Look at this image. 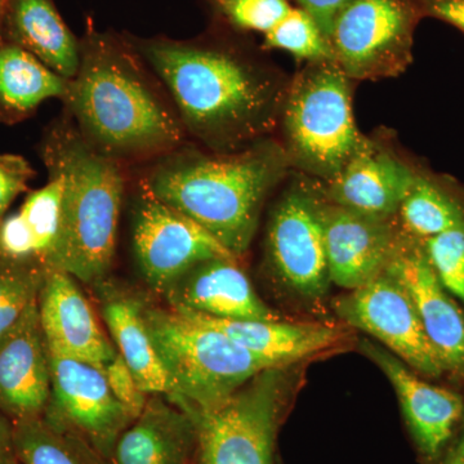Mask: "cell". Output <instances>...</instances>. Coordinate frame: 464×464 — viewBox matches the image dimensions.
I'll list each match as a JSON object with an SVG mask.
<instances>
[{
  "label": "cell",
  "mask_w": 464,
  "mask_h": 464,
  "mask_svg": "<svg viewBox=\"0 0 464 464\" xmlns=\"http://www.w3.org/2000/svg\"><path fill=\"white\" fill-rule=\"evenodd\" d=\"M167 88L186 132L218 154L261 141L282 118L288 85L231 52L154 39L137 47Z\"/></svg>",
  "instance_id": "1"
},
{
  "label": "cell",
  "mask_w": 464,
  "mask_h": 464,
  "mask_svg": "<svg viewBox=\"0 0 464 464\" xmlns=\"http://www.w3.org/2000/svg\"><path fill=\"white\" fill-rule=\"evenodd\" d=\"M66 103L76 128L102 154L146 159L181 146L185 128L139 57L111 36L90 30Z\"/></svg>",
  "instance_id": "2"
},
{
  "label": "cell",
  "mask_w": 464,
  "mask_h": 464,
  "mask_svg": "<svg viewBox=\"0 0 464 464\" xmlns=\"http://www.w3.org/2000/svg\"><path fill=\"white\" fill-rule=\"evenodd\" d=\"M289 168L283 145L267 139L227 154L177 149L159 160L145 186L240 258L255 239L268 194Z\"/></svg>",
  "instance_id": "3"
},
{
  "label": "cell",
  "mask_w": 464,
  "mask_h": 464,
  "mask_svg": "<svg viewBox=\"0 0 464 464\" xmlns=\"http://www.w3.org/2000/svg\"><path fill=\"white\" fill-rule=\"evenodd\" d=\"M41 157L63 181V226L47 267L92 284L108 275L115 255L124 191L121 161L94 149L76 125L54 124Z\"/></svg>",
  "instance_id": "4"
},
{
  "label": "cell",
  "mask_w": 464,
  "mask_h": 464,
  "mask_svg": "<svg viewBox=\"0 0 464 464\" xmlns=\"http://www.w3.org/2000/svg\"><path fill=\"white\" fill-rule=\"evenodd\" d=\"M142 311L166 369V396L190 417L221 404L266 369L276 368L218 329L173 308L143 304Z\"/></svg>",
  "instance_id": "5"
},
{
  "label": "cell",
  "mask_w": 464,
  "mask_h": 464,
  "mask_svg": "<svg viewBox=\"0 0 464 464\" xmlns=\"http://www.w3.org/2000/svg\"><path fill=\"white\" fill-rule=\"evenodd\" d=\"M350 81L335 61L307 63L284 100V145L290 167L331 181L369 140L357 128Z\"/></svg>",
  "instance_id": "6"
},
{
  "label": "cell",
  "mask_w": 464,
  "mask_h": 464,
  "mask_svg": "<svg viewBox=\"0 0 464 464\" xmlns=\"http://www.w3.org/2000/svg\"><path fill=\"white\" fill-rule=\"evenodd\" d=\"M285 368H268L230 398L192 415L197 464H276V440L289 404Z\"/></svg>",
  "instance_id": "7"
},
{
  "label": "cell",
  "mask_w": 464,
  "mask_h": 464,
  "mask_svg": "<svg viewBox=\"0 0 464 464\" xmlns=\"http://www.w3.org/2000/svg\"><path fill=\"white\" fill-rule=\"evenodd\" d=\"M323 185L299 177L275 204L266 234V261L277 282L306 301H320L331 285Z\"/></svg>",
  "instance_id": "8"
},
{
  "label": "cell",
  "mask_w": 464,
  "mask_h": 464,
  "mask_svg": "<svg viewBox=\"0 0 464 464\" xmlns=\"http://www.w3.org/2000/svg\"><path fill=\"white\" fill-rule=\"evenodd\" d=\"M415 12L405 0H351L335 18V63L353 81L392 78L413 60Z\"/></svg>",
  "instance_id": "9"
},
{
  "label": "cell",
  "mask_w": 464,
  "mask_h": 464,
  "mask_svg": "<svg viewBox=\"0 0 464 464\" xmlns=\"http://www.w3.org/2000/svg\"><path fill=\"white\" fill-rule=\"evenodd\" d=\"M50 360L51 395L43 420L111 460L119 436L134 418L116 400L101 369L53 350Z\"/></svg>",
  "instance_id": "10"
},
{
  "label": "cell",
  "mask_w": 464,
  "mask_h": 464,
  "mask_svg": "<svg viewBox=\"0 0 464 464\" xmlns=\"http://www.w3.org/2000/svg\"><path fill=\"white\" fill-rule=\"evenodd\" d=\"M333 308L342 322L371 334L417 373L430 378L445 373L413 299L391 275L382 273L365 285L335 298Z\"/></svg>",
  "instance_id": "11"
},
{
  "label": "cell",
  "mask_w": 464,
  "mask_h": 464,
  "mask_svg": "<svg viewBox=\"0 0 464 464\" xmlns=\"http://www.w3.org/2000/svg\"><path fill=\"white\" fill-rule=\"evenodd\" d=\"M132 239L146 282L161 295L201 262L237 258L206 228L159 200L145 185L134 212Z\"/></svg>",
  "instance_id": "12"
},
{
  "label": "cell",
  "mask_w": 464,
  "mask_h": 464,
  "mask_svg": "<svg viewBox=\"0 0 464 464\" xmlns=\"http://www.w3.org/2000/svg\"><path fill=\"white\" fill-rule=\"evenodd\" d=\"M360 351L380 366L395 389L420 462L441 464L464 430L463 396L422 380L373 342H360Z\"/></svg>",
  "instance_id": "13"
},
{
  "label": "cell",
  "mask_w": 464,
  "mask_h": 464,
  "mask_svg": "<svg viewBox=\"0 0 464 464\" xmlns=\"http://www.w3.org/2000/svg\"><path fill=\"white\" fill-rule=\"evenodd\" d=\"M384 273L395 277L413 299L444 371L464 383V313L436 276L423 241L400 232Z\"/></svg>",
  "instance_id": "14"
},
{
  "label": "cell",
  "mask_w": 464,
  "mask_h": 464,
  "mask_svg": "<svg viewBox=\"0 0 464 464\" xmlns=\"http://www.w3.org/2000/svg\"><path fill=\"white\" fill-rule=\"evenodd\" d=\"M50 395V350L36 299L0 337V411L12 423L41 418Z\"/></svg>",
  "instance_id": "15"
},
{
  "label": "cell",
  "mask_w": 464,
  "mask_h": 464,
  "mask_svg": "<svg viewBox=\"0 0 464 464\" xmlns=\"http://www.w3.org/2000/svg\"><path fill=\"white\" fill-rule=\"evenodd\" d=\"M399 237L392 218L364 215L328 201L324 237L331 282L347 290L372 282L386 270Z\"/></svg>",
  "instance_id": "16"
},
{
  "label": "cell",
  "mask_w": 464,
  "mask_h": 464,
  "mask_svg": "<svg viewBox=\"0 0 464 464\" xmlns=\"http://www.w3.org/2000/svg\"><path fill=\"white\" fill-rule=\"evenodd\" d=\"M38 310L50 350L88 362L102 372L118 355L114 344L101 328L90 301L74 277L65 271L45 268Z\"/></svg>",
  "instance_id": "17"
},
{
  "label": "cell",
  "mask_w": 464,
  "mask_h": 464,
  "mask_svg": "<svg viewBox=\"0 0 464 464\" xmlns=\"http://www.w3.org/2000/svg\"><path fill=\"white\" fill-rule=\"evenodd\" d=\"M173 310L228 320H280L259 298L237 258H213L186 271L163 293Z\"/></svg>",
  "instance_id": "18"
},
{
  "label": "cell",
  "mask_w": 464,
  "mask_h": 464,
  "mask_svg": "<svg viewBox=\"0 0 464 464\" xmlns=\"http://www.w3.org/2000/svg\"><path fill=\"white\" fill-rule=\"evenodd\" d=\"M417 176L401 159L369 140L334 179L323 183L324 194L335 206L393 218Z\"/></svg>",
  "instance_id": "19"
},
{
  "label": "cell",
  "mask_w": 464,
  "mask_h": 464,
  "mask_svg": "<svg viewBox=\"0 0 464 464\" xmlns=\"http://www.w3.org/2000/svg\"><path fill=\"white\" fill-rule=\"evenodd\" d=\"M218 329L235 343L276 368L302 362L340 346L346 332L319 323H292L280 320H228L176 310Z\"/></svg>",
  "instance_id": "20"
},
{
  "label": "cell",
  "mask_w": 464,
  "mask_h": 464,
  "mask_svg": "<svg viewBox=\"0 0 464 464\" xmlns=\"http://www.w3.org/2000/svg\"><path fill=\"white\" fill-rule=\"evenodd\" d=\"M198 433L190 415L159 395L119 436L112 464H197Z\"/></svg>",
  "instance_id": "21"
},
{
  "label": "cell",
  "mask_w": 464,
  "mask_h": 464,
  "mask_svg": "<svg viewBox=\"0 0 464 464\" xmlns=\"http://www.w3.org/2000/svg\"><path fill=\"white\" fill-rule=\"evenodd\" d=\"M5 38L30 52L67 81L81 65V42L70 32L52 0H9Z\"/></svg>",
  "instance_id": "22"
},
{
  "label": "cell",
  "mask_w": 464,
  "mask_h": 464,
  "mask_svg": "<svg viewBox=\"0 0 464 464\" xmlns=\"http://www.w3.org/2000/svg\"><path fill=\"white\" fill-rule=\"evenodd\" d=\"M69 82L14 43L0 42V121L16 123L44 101H65Z\"/></svg>",
  "instance_id": "23"
},
{
  "label": "cell",
  "mask_w": 464,
  "mask_h": 464,
  "mask_svg": "<svg viewBox=\"0 0 464 464\" xmlns=\"http://www.w3.org/2000/svg\"><path fill=\"white\" fill-rule=\"evenodd\" d=\"M143 304L127 295H112L103 304L102 314L119 355L123 357L143 392L167 395L166 369L150 337L143 319Z\"/></svg>",
  "instance_id": "24"
},
{
  "label": "cell",
  "mask_w": 464,
  "mask_h": 464,
  "mask_svg": "<svg viewBox=\"0 0 464 464\" xmlns=\"http://www.w3.org/2000/svg\"><path fill=\"white\" fill-rule=\"evenodd\" d=\"M14 424V456L21 464H112L90 444L43 418Z\"/></svg>",
  "instance_id": "25"
},
{
  "label": "cell",
  "mask_w": 464,
  "mask_h": 464,
  "mask_svg": "<svg viewBox=\"0 0 464 464\" xmlns=\"http://www.w3.org/2000/svg\"><path fill=\"white\" fill-rule=\"evenodd\" d=\"M398 216L404 234L420 241L464 225V208L420 174L402 200Z\"/></svg>",
  "instance_id": "26"
},
{
  "label": "cell",
  "mask_w": 464,
  "mask_h": 464,
  "mask_svg": "<svg viewBox=\"0 0 464 464\" xmlns=\"http://www.w3.org/2000/svg\"><path fill=\"white\" fill-rule=\"evenodd\" d=\"M39 190L27 195L18 210L32 231L35 259L44 267L56 249L63 226V181L56 173Z\"/></svg>",
  "instance_id": "27"
},
{
  "label": "cell",
  "mask_w": 464,
  "mask_h": 464,
  "mask_svg": "<svg viewBox=\"0 0 464 464\" xmlns=\"http://www.w3.org/2000/svg\"><path fill=\"white\" fill-rule=\"evenodd\" d=\"M265 47L288 52L307 63L335 61L331 42L313 17L302 8H292L285 17L265 34Z\"/></svg>",
  "instance_id": "28"
},
{
  "label": "cell",
  "mask_w": 464,
  "mask_h": 464,
  "mask_svg": "<svg viewBox=\"0 0 464 464\" xmlns=\"http://www.w3.org/2000/svg\"><path fill=\"white\" fill-rule=\"evenodd\" d=\"M44 276L39 262L0 257V337L38 299Z\"/></svg>",
  "instance_id": "29"
},
{
  "label": "cell",
  "mask_w": 464,
  "mask_h": 464,
  "mask_svg": "<svg viewBox=\"0 0 464 464\" xmlns=\"http://www.w3.org/2000/svg\"><path fill=\"white\" fill-rule=\"evenodd\" d=\"M423 246L440 283L464 306V225L424 240Z\"/></svg>",
  "instance_id": "30"
},
{
  "label": "cell",
  "mask_w": 464,
  "mask_h": 464,
  "mask_svg": "<svg viewBox=\"0 0 464 464\" xmlns=\"http://www.w3.org/2000/svg\"><path fill=\"white\" fill-rule=\"evenodd\" d=\"M225 14L240 29L267 34L288 14V0H225Z\"/></svg>",
  "instance_id": "31"
},
{
  "label": "cell",
  "mask_w": 464,
  "mask_h": 464,
  "mask_svg": "<svg viewBox=\"0 0 464 464\" xmlns=\"http://www.w3.org/2000/svg\"><path fill=\"white\" fill-rule=\"evenodd\" d=\"M103 374L116 400L136 420L148 404V393L143 392L123 357L118 353L114 360L106 365Z\"/></svg>",
  "instance_id": "32"
},
{
  "label": "cell",
  "mask_w": 464,
  "mask_h": 464,
  "mask_svg": "<svg viewBox=\"0 0 464 464\" xmlns=\"http://www.w3.org/2000/svg\"><path fill=\"white\" fill-rule=\"evenodd\" d=\"M35 170L21 155L0 154V222L18 195L29 190Z\"/></svg>",
  "instance_id": "33"
},
{
  "label": "cell",
  "mask_w": 464,
  "mask_h": 464,
  "mask_svg": "<svg viewBox=\"0 0 464 464\" xmlns=\"http://www.w3.org/2000/svg\"><path fill=\"white\" fill-rule=\"evenodd\" d=\"M0 257L36 261L33 234L20 212L5 217L0 222Z\"/></svg>",
  "instance_id": "34"
},
{
  "label": "cell",
  "mask_w": 464,
  "mask_h": 464,
  "mask_svg": "<svg viewBox=\"0 0 464 464\" xmlns=\"http://www.w3.org/2000/svg\"><path fill=\"white\" fill-rule=\"evenodd\" d=\"M297 2L301 8L315 20L329 41L335 18L351 0H297Z\"/></svg>",
  "instance_id": "35"
},
{
  "label": "cell",
  "mask_w": 464,
  "mask_h": 464,
  "mask_svg": "<svg viewBox=\"0 0 464 464\" xmlns=\"http://www.w3.org/2000/svg\"><path fill=\"white\" fill-rule=\"evenodd\" d=\"M430 14L464 32V0H427Z\"/></svg>",
  "instance_id": "36"
},
{
  "label": "cell",
  "mask_w": 464,
  "mask_h": 464,
  "mask_svg": "<svg viewBox=\"0 0 464 464\" xmlns=\"http://www.w3.org/2000/svg\"><path fill=\"white\" fill-rule=\"evenodd\" d=\"M14 424L0 411V464L14 459Z\"/></svg>",
  "instance_id": "37"
},
{
  "label": "cell",
  "mask_w": 464,
  "mask_h": 464,
  "mask_svg": "<svg viewBox=\"0 0 464 464\" xmlns=\"http://www.w3.org/2000/svg\"><path fill=\"white\" fill-rule=\"evenodd\" d=\"M441 464H464V430Z\"/></svg>",
  "instance_id": "38"
},
{
  "label": "cell",
  "mask_w": 464,
  "mask_h": 464,
  "mask_svg": "<svg viewBox=\"0 0 464 464\" xmlns=\"http://www.w3.org/2000/svg\"><path fill=\"white\" fill-rule=\"evenodd\" d=\"M9 0H0V42H2L3 30H5V14H7Z\"/></svg>",
  "instance_id": "39"
},
{
  "label": "cell",
  "mask_w": 464,
  "mask_h": 464,
  "mask_svg": "<svg viewBox=\"0 0 464 464\" xmlns=\"http://www.w3.org/2000/svg\"><path fill=\"white\" fill-rule=\"evenodd\" d=\"M7 464H21L20 462H18V460L16 459V458H14V459H12L11 462L7 463Z\"/></svg>",
  "instance_id": "40"
},
{
  "label": "cell",
  "mask_w": 464,
  "mask_h": 464,
  "mask_svg": "<svg viewBox=\"0 0 464 464\" xmlns=\"http://www.w3.org/2000/svg\"><path fill=\"white\" fill-rule=\"evenodd\" d=\"M276 464H283L282 460H280L279 458H277Z\"/></svg>",
  "instance_id": "41"
},
{
  "label": "cell",
  "mask_w": 464,
  "mask_h": 464,
  "mask_svg": "<svg viewBox=\"0 0 464 464\" xmlns=\"http://www.w3.org/2000/svg\"><path fill=\"white\" fill-rule=\"evenodd\" d=\"M218 2H219V3H221V2H225V0H218Z\"/></svg>",
  "instance_id": "42"
}]
</instances>
